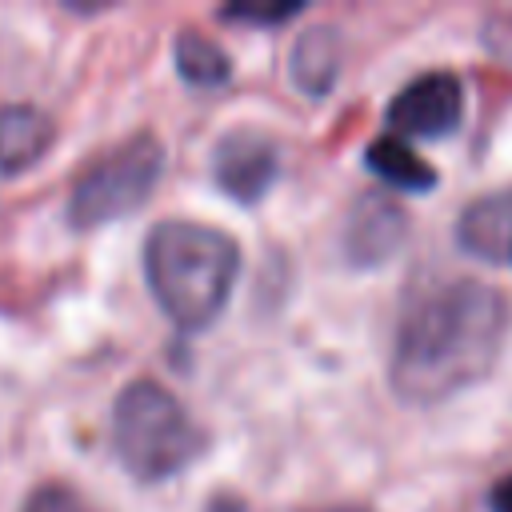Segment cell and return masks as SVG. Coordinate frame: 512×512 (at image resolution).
<instances>
[{
  "mask_svg": "<svg viewBox=\"0 0 512 512\" xmlns=\"http://www.w3.org/2000/svg\"><path fill=\"white\" fill-rule=\"evenodd\" d=\"M456 240L472 256H480L488 264H508L512 268V188L472 200L460 212Z\"/></svg>",
  "mask_w": 512,
  "mask_h": 512,
  "instance_id": "52a82bcc",
  "label": "cell"
},
{
  "mask_svg": "<svg viewBox=\"0 0 512 512\" xmlns=\"http://www.w3.org/2000/svg\"><path fill=\"white\" fill-rule=\"evenodd\" d=\"M160 164H164V148L152 132L124 140L76 180L72 200H68V220L76 228H100L116 216L136 212L148 200L160 176Z\"/></svg>",
  "mask_w": 512,
  "mask_h": 512,
  "instance_id": "277c9868",
  "label": "cell"
},
{
  "mask_svg": "<svg viewBox=\"0 0 512 512\" xmlns=\"http://www.w3.org/2000/svg\"><path fill=\"white\" fill-rule=\"evenodd\" d=\"M512 328L504 292L480 280H456L428 292L400 324L392 384L412 404H436L484 380Z\"/></svg>",
  "mask_w": 512,
  "mask_h": 512,
  "instance_id": "6da1fadb",
  "label": "cell"
},
{
  "mask_svg": "<svg viewBox=\"0 0 512 512\" xmlns=\"http://www.w3.org/2000/svg\"><path fill=\"white\" fill-rule=\"evenodd\" d=\"M336 60H340V44L332 28H308L296 44H292V80L300 92L308 96H324L336 80Z\"/></svg>",
  "mask_w": 512,
  "mask_h": 512,
  "instance_id": "8fae6325",
  "label": "cell"
},
{
  "mask_svg": "<svg viewBox=\"0 0 512 512\" xmlns=\"http://www.w3.org/2000/svg\"><path fill=\"white\" fill-rule=\"evenodd\" d=\"M144 272L164 316L196 332L224 312L240 272V248L220 228L196 220H164L144 244Z\"/></svg>",
  "mask_w": 512,
  "mask_h": 512,
  "instance_id": "7a4b0ae2",
  "label": "cell"
},
{
  "mask_svg": "<svg viewBox=\"0 0 512 512\" xmlns=\"http://www.w3.org/2000/svg\"><path fill=\"white\" fill-rule=\"evenodd\" d=\"M212 176L232 200H260L276 180V148L260 132H232L216 144Z\"/></svg>",
  "mask_w": 512,
  "mask_h": 512,
  "instance_id": "8992f818",
  "label": "cell"
},
{
  "mask_svg": "<svg viewBox=\"0 0 512 512\" xmlns=\"http://www.w3.org/2000/svg\"><path fill=\"white\" fill-rule=\"evenodd\" d=\"M364 164H368L384 184H392V188H400V192H424V188L436 184V168H432L428 160H420V156L412 152V144L400 140V136H380V140H372L368 152H364Z\"/></svg>",
  "mask_w": 512,
  "mask_h": 512,
  "instance_id": "9c48e42d",
  "label": "cell"
},
{
  "mask_svg": "<svg viewBox=\"0 0 512 512\" xmlns=\"http://www.w3.org/2000/svg\"><path fill=\"white\" fill-rule=\"evenodd\" d=\"M400 236H404V216L388 200H364L360 212L352 216V228H348V252L360 264L384 260Z\"/></svg>",
  "mask_w": 512,
  "mask_h": 512,
  "instance_id": "30bf717a",
  "label": "cell"
},
{
  "mask_svg": "<svg viewBox=\"0 0 512 512\" xmlns=\"http://www.w3.org/2000/svg\"><path fill=\"white\" fill-rule=\"evenodd\" d=\"M48 144H52V124L40 108L16 104L0 112V172L32 168Z\"/></svg>",
  "mask_w": 512,
  "mask_h": 512,
  "instance_id": "ba28073f",
  "label": "cell"
},
{
  "mask_svg": "<svg viewBox=\"0 0 512 512\" xmlns=\"http://www.w3.org/2000/svg\"><path fill=\"white\" fill-rule=\"evenodd\" d=\"M296 12H300V4H228L220 16L248 20V24H280V20H292Z\"/></svg>",
  "mask_w": 512,
  "mask_h": 512,
  "instance_id": "4fadbf2b",
  "label": "cell"
},
{
  "mask_svg": "<svg viewBox=\"0 0 512 512\" xmlns=\"http://www.w3.org/2000/svg\"><path fill=\"white\" fill-rule=\"evenodd\" d=\"M492 512H512V476H504L492 488Z\"/></svg>",
  "mask_w": 512,
  "mask_h": 512,
  "instance_id": "9a60e30c",
  "label": "cell"
},
{
  "mask_svg": "<svg viewBox=\"0 0 512 512\" xmlns=\"http://www.w3.org/2000/svg\"><path fill=\"white\" fill-rule=\"evenodd\" d=\"M172 56H176L180 76H184L188 84H196V88H216V84H224V80H228V72H232L228 52H224L212 36L192 32V28L176 36Z\"/></svg>",
  "mask_w": 512,
  "mask_h": 512,
  "instance_id": "7c38bea8",
  "label": "cell"
},
{
  "mask_svg": "<svg viewBox=\"0 0 512 512\" xmlns=\"http://www.w3.org/2000/svg\"><path fill=\"white\" fill-rule=\"evenodd\" d=\"M112 444L136 480L156 484L184 472L204 452V432L172 392L152 380H136L116 400Z\"/></svg>",
  "mask_w": 512,
  "mask_h": 512,
  "instance_id": "3957f363",
  "label": "cell"
},
{
  "mask_svg": "<svg viewBox=\"0 0 512 512\" xmlns=\"http://www.w3.org/2000/svg\"><path fill=\"white\" fill-rule=\"evenodd\" d=\"M460 116H464V92L452 72L416 76L388 104V124L396 128L400 140L404 136H420V140L448 136L460 124Z\"/></svg>",
  "mask_w": 512,
  "mask_h": 512,
  "instance_id": "5b68a950",
  "label": "cell"
},
{
  "mask_svg": "<svg viewBox=\"0 0 512 512\" xmlns=\"http://www.w3.org/2000/svg\"><path fill=\"white\" fill-rule=\"evenodd\" d=\"M24 512H80L76 496L60 484H44L40 492H32V500L24 504Z\"/></svg>",
  "mask_w": 512,
  "mask_h": 512,
  "instance_id": "5bb4252c",
  "label": "cell"
}]
</instances>
